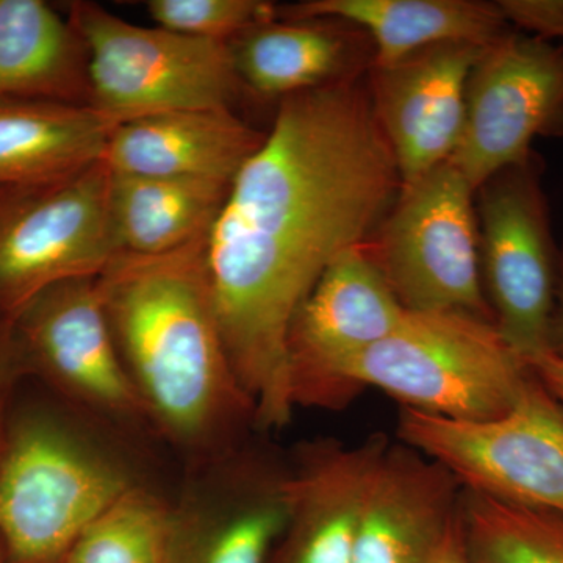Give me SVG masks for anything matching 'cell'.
<instances>
[{"instance_id":"1","label":"cell","mask_w":563,"mask_h":563,"mask_svg":"<svg viewBox=\"0 0 563 563\" xmlns=\"http://www.w3.org/2000/svg\"><path fill=\"white\" fill-rule=\"evenodd\" d=\"M402 181L358 77L282 99L207 236L214 309L255 421H290L288 333L322 273L376 236Z\"/></svg>"},{"instance_id":"2","label":"cell","mask_w":563,"mask_h":563,"mask_svg":"<svg viewBox=\"0 0 563 563\" xmlns=\"http://www.w3.org/2000/svg\"><path fill=\"white\" fill-rule=\"evenodd\" d=\"M207 235L168 254H120L98 277L125 368L152 421L213 451L255 406L243 390L211 295Z\"/></svg>"},{"instance_id":"3","label":"cell","mask_w":563,"mask_h":563,"mask_svg":"<svg viewBox=\"0 0 563 563\" xmlns=\"http://www.w3.org/2000/svg\"><path fill=\"white\" fill-rule=\"evenodd\" d=\"M495 322L466 312H409L398 328L344 366L354 396L380 388L410 409L461 421L509 412L532 377Z\"/></svg>"},{"instance_id":"4","label":"cell","mask_w":563,"mask_h":563,"mask_svg":"<svg viewBox=\"0 0 563 563\" xmlns=\"http://www.w3.org/2000/svg\"><path fill=\"white\" fill-rule=\"evenodd\" d=\"M132 487L117 462L57 421L18 422L0 455V540L10 563H65Z\"/></svg>"},{"instance_id":"5","label":"cell","mask_w":563,"mask_h":563,"mask_svg":"<svg viewBox=\"0 0 563 563\" xmlns=\"http://www.w3.org/2000/svg\"><path fill=\"white\" fill-rule=\"evenodd\" d=\"M88 55L91 106L124 122L190 110H232L243 85L229 43L141 27L92 2H70Z\"/></svg>"},{"instance_id":"6","label":"cell","mask_w":563,"mask_h":563,"mask_svg":"<svg viewBox=\"0 0 563 563\" xmlns=\"http://www.w3.org/2000/svg\"><path fill=\"white\" fill-rule=\"evenodd\" d=\"M110 180L99 161L58 179L0 188V314L13 321L47 288L99 277L121 254Z\"/></svg>"},{"instance_id":"7","label":"cell","mask_w":563,"mask_h":563,"mask_svg":"<svg viewBox=\"0 0 563 563\" xmlns=\"http://www.w3.org/2000/svg\"><path fill=\"white\" fill-rule=\"evenodd\" d=\"M399 437L465 490L563 515V402L536 374L501 418L451 420L406 407Z\"/></svg>"},{"instance_id":"8","label":"cell","mask_w":563,"mask_h":563,"mask_svg":"<svg viewBox=\"0 0 563 563\" xmlns=\"http://www.w3.org/2000/svg\"><path fill=\"white\" fill-rule=\"evenodd\" d=\"M474 192L453 163L444 162L401 188L377 231L374 261L409 312L451 310L493 321Z\"/></svg>"},{"instance_id":"9","label":"cell","mask_w":563,"mask_h":563,"mask_svg":"<svg viewBox=\"0 0 563 563\" xmlns=\"http://www.w3.org/2000/svg\"><path fill=\"white\" fill-rule=\"evenodd\" d=\"M479 192L481 272L493 321L526 362L548 354L558 290V250L542 187V162L509 166Z\"/></svg>"},{"instance_id":"10","label":"cell","mask_w":563,"mask_h":563,"mask_svg":"<svg viewBox=\"0 0 563 563\" xmlns=\"http://www.w3.org/2000/svg\"><path fill=\"white\" fill-rule=\"evenodd\" d=\"M563 135V47L510 32L484 47L466 85L465 124L450 162L474 190L528 161L536 136Z\"/></svg>"},{"instance_id":"11","label":"cell","mask_w":563,"mask_h":563,"mask_svg":"<svg viewBox=\"0 0 563 563\" xmlns=\"http://www.w3.org/2000/svg\"><path fill=\"white\" fill-rule=\"evenodd\" d=\"M407 310L368 246L344 251L328 266L288 333L292 406L339 409L350 401L344 366L390 335Z\"/></svg>"},{"instance_id":"12","label":"cell","mask_w":563,"mask_h":563,"mask_svg":"<svg viewBox=\"0 0 563 563\" xmlns=\"http://www.w3.org/2000/svg\"><path fill=\"white\" fill-rule=\"evenodd\" d=\"M11 322L21 357L77 401L111 417L152 420L114 343L98 277L47 288Z\"/></svg>"},{"instance_id":"13","label":"cell","mask_w":563,"mask_h":563,"mask_svg":"<svg viewBox=\"0 0 563 563\" xmlns=\"http://www.w3.org/2000/svg\"><path fill=\"white\" fill-rule=\"evenodd\" d=\"M483 51L477 44L450 41L372 68L374 113L402 187L453 157L465 124L466 85Z\"/></svg>"},{"instance_id":"14","label":"cell","mask_w":563,"mask_h":563,"mask_svg":"<svg viewBox=\"0 0 563 563\" xmlns=\"http://www.w3.org/2000/svg\"><path fill=\"white\" fill-rule=\"evenodd\" d=\"M210 459L169 509L163 563H266L287 528L280 477L257 479L228 455Z\"/></svg>"},{"instance_id":"15","label":"cell","mask_w":563,"mask_h":563,"mask_svg":"<svg viewBox=\"0 0 563 563\" xmlns=\"http://www.w3.org/2000/svg\"><path fill=\"white\" fill-rule=\"evenodd\" d=\"M383 437L358 446L314 444L280 476L288 521L276 563H352L366 493L387 450Z\"/></svg>"},{"instance_id":"16","label":"cell","mask_w":563,"mask_h":563,"mask_svg":"<svg viewBox=\"0 0 563 563\" xmlns=\"http://www.w3.org/2000/svg\"><path fill=\"white\" fill-rule=\"evenodd\" d=\"M459 481L410 446H387L369 483L352 563H432L461 506Z\"/></svg>"},{"instance_id":"17","label":"cell","mask_w":563,"mask_h":563,"mask_svg":"<svg viewBox=\"0 0 563 563\" xmlns=\"http://www.w3.org/2000/svg\"><path fill=\"white\" fill-rule=\"evenodd\" d=\"M265 136L231 109L169 111L117 125L102 161L131 176L233 181Z\"/></svg>"},{"instance_id":"18","label":"cell","mask_w":563,"mask_h":563,"mask_svg":"<svg viewBox=\"0 0 563 563\" xmlns=\"http://www.w3.org/2000/svg\"><path fill=\"white\" fill-rule=\"evenodd\" d=\"M277 18L355 25L373 41L372 68L395 65L450 41L492 46L512 32L496 2L474 0H307L277 7Z\"/></svg>"},{"instance_id":"19","label":"cell","mask_w":563,"mask_h":563,"mask_svg":"<svg viewBox=\"0 0 563 563\" xmlns=\"http://www.w3.org/2000/svg\"><path fill=\"white\" fill-rule=\"evenodd\" d=\"M335 22L277 18L229 41L233 68L243 87L280 102L358 77L361 49Z\"/></svg>"},{"instance_id":"20","label":"cell","mask_w":563,"mask_h":563,"mask_svg":"<svg viewBox=\"0 0 563 563\" xmlns=\"http://www.w3.org/2000/svg\"><path fill=\"white\" fill-rule=\"evenodd\" d=\"M0 98L91 106L79 33L41 0H0Z\"/></svg>"},{"instance_id":"21","label":"cell","mask_w":563,"mask_h":563,"mask_svg":"<svg viewBox=\"0 0 563 563\" xmlns=\"http://www.w3.org/2000/svg\"><path fill=\"white\" fill-rule=\"evenodd\" d=\"M114 128L92 107L0 98V188L58 179L102 161Z\"/></svg>"},{"instance_id":"22","label":"cell","mask_w":563,"mask_h":563,"mask_svg":"<svg viewBox=\"0 0 563 563\" xmlns=\"http://www.w3.org/2000/svg\"><path fill=\"white\" fill-rule=\"evenodd\" d=\"M231 185L111 172L110 217L121 254H168L207 235Z\"/></svg>"},{"instance_id":"23","label":"cell","mask_w":563,"mask_h":563,"mask_svg":"<svg viewBox=\"0 0 563 563\" xmlns=\"http://www.w3.org/2000/svg\"><path fill=\"white\" fill-rule=\"evenodd\" d=\"M461 528L470 563H563V515L463 488Z\"/></svg>"},{"instance_id":"24","label":"cell","mask_w":563,"mask_h":563,"mask_svg":"<svg viewBox=\"0 0 563 563\" xmlns=\"http://www.w3.org/2000/svg\"><path fill=\"white\" fill-rule=\"evenodd\" d=\"M169 507L132 487L87 529L65 563H163Z\"/></svg>"},{"instance_id":"25","label":"cell","mask_w":563,"mask_h":563,"mask_svg":"<svg viewBox=\"0 0 563 563\" xmlns=\"http://www.w3.org/2000/svg\"><path fill=\"white\" fill-rule=\"evenodd\" d=\"M144 9L157 27L221 43L277 20V7L265 0H146Z\"/></svg>"},{"instance_id":"26","label":"cell","mask_w":563,"mask_h":563,"mask_svg":"<svg viewBox=\"0 0 563 563\" xmlns=\"http://www.w3.org/2000/svg\"><path fill=\"white\" fill-rule=\"evenodd\" d=\"M504 20L537 38L563 40V0H499Z\"/></svg>"},{"instance_id":"27","label":"cell","mask_w":563,"mask_h":563,"mask_svg":"<svg viewBox=\"0 0 563 563\" xmlns=\"http://www.w3.org/2000/svg\"><path fill=\"white\" fill-rule=\"evenodd\" d=\"M533 374L539 377L540 383L548 388L555 398L561 399L563 402V361L553 352L540 355V357L533 358L531 363Z\"/></svg>"},{"instance_id":"28","label":"cell","mask_w":563,"mask_h":563,"mask_svg":"<svg viewBox=\"0 0 563 563\" xmlns=\"http://www.w3.org/2000/svg\"><path fill=\"white\" fill-rule=\"evenodd\" d=\"M432 563H470L465 543H463L461 515L455 518Z\"/></svg>"},{"instance_id":"29","label":"cell","mask_w":563,"mask_h":563,"mask_svg":"<svg viewBox=\"0 0 563 563\" xmlns=\"http://www.w3.org/2000/svg\"><path fill=\"white\" fill-rule=\"evenodd\" d=\"M550 350L563 361V246L561 250V261H559V279L558 290H555L553 317H551Z\"/></svg>"},{"instance_id":"30","label":"cell","mask_w":563,"mask_h":563,"mask_svg":"<svg viewBox=\"0 0 563 563\" xmlns=\"http://www.w3.org/2000/svg\"><path fill=\"white\" fill-rule=\"evenodd\" d=\"M16 357H21V354L14 339L13 322L0 314V379Z\"/></svg>"},{"instance_id":"31","label":"cell","mask_w":563,"mask_h":563,"mask_svg":"<svg viewBox=\"0 0 563 563\" xmlns=\"http://www.w3.org/2000/svg\"><path fill=\"white\" fill-rule=\"evenodd\" d=\"M3 443H5V431H3L2 409H0V455H2Z\"/></svg>"}]
</instances>
